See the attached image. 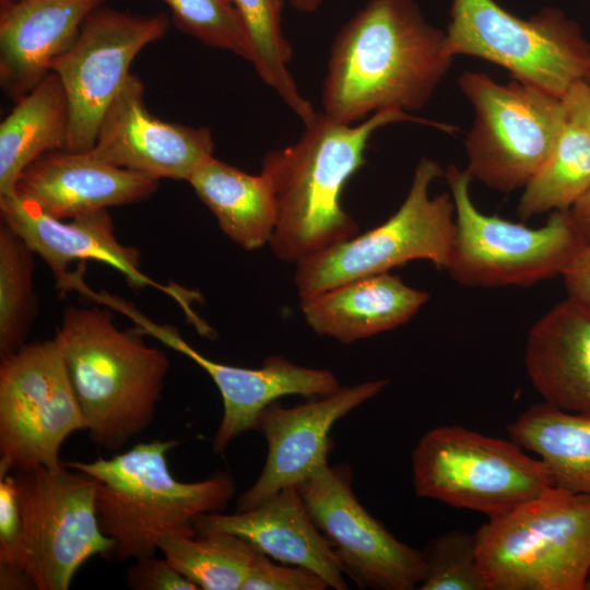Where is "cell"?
Masks as SVG:
<instances>
[{
	"label": "cell",
	"mask_w": 590,
	"mask_h": 590,
	"mask_svg": "<svg viewBox=\"0 0 590 590\" xmlns=\"http://www.w3.org/2000/svg\"><path fill=\"white\" fill-rule=\"evenodd\" d=\"M440 165L422 157L403 203L386 222L296 263L295 284L307 298L340 284L381 273L414 260L447 268L456 235L452 197H430Z\"/></svg>",
	"instance_id": "cell-8"
},
{
	"label": "cell",
	"mask_w": 590,
	"mask_h": 590,
	"mask_svg": "<svg viewBox=\"0 0 590 590\" xmlns=\"http://www.w3.org/2000/svg\"><path fill=\"white\" fill-rule=\"evenodd\" d=\"M166 15L151 16L97 7L84 20L74 43L52 63L67 94L68 150L87 152L103 117L128 80L137 55L167 32Z\"/></svg>",
	"instance_id": "cell-13"
},
{
	"label": "cell",
	"mask_w": 590,
	"mask_h": 590,
	"mask_svg": "<svg viewBox=\"0 0 590 590\" xmlns=\"http://www.w3.org/2000/svg\"><path fill=\"white\" fill-rule=\"evenodd\" d=\"M445 37L413 0H369L331 45L322 113L352 125L385 109L423 108L453 59Z\"/></svg>",
	"instance_id": "cell-1"
},
{
	"label": "cell",
	"mask_w": 590,
	"mask_h": 590,
	"mask_svg": "<svg viewBox=\"0 0 590 590\" xmlns=\"http://www.w3.org/2000/svg\"><path fill=\"white\" fill-rule=\"evenodd\" d=\"M1 590L36 589V586L26 570L7 563H0Z\"/></svg>",
	"instance_id": "cell-38"
},
{
	"label": "cell",
	"mask_w": 590,
	"mask_h": 590,
	"mask_svg": "<svg viewBox=\"0 0 590 590\" xmlns=\"http://www.w3.org/2000/svg\"><path fill=\"white\" fill-rule=\"evenodd\" d=\"M489 590H586L590 496L552 487L475 532Z\"/></svg>",
	"instance_id": "cell-5"
},
{
	"label": "cell",
	"mask_w": 590,
	"mask_h": 590,
	"mask_svg": "<svg viewBox=\"0 0 590 590\" xmlns=\"http://www.w3.org/2000/svg\"><path fill=\"white\" fill-rule=\"evenodd\" d=\"M570 213L585 240L590 243V189L570 209Z\"/></svg>",
	"instance_id": "cell-39"
},
{
	"label": "cell",
	"mask_w": 590,
	"mask_h": 590,
	"mask_svg": "<svg viewBox=\"0 0 590 590\" xmlns=\"http://www.w3.org/2000/svg\"><path fill=\"white\" fill-rule=\"evenodd\" d=\"M586 80H587L588 82H590V72H589V74H588V76H587Z\"/></svg>",
	"instance_id": "cell-43"
},
{
	"label": "cell",
	"mask_w": 590,
	"mask_h": 590,
	"mask_svg": "<svg viewBox=\"0 0 590 590\" xmlns=\"http://www.w3.org/2000/svg\"><path fill=\"white\" fill-rule=\"evenodd\" d=\"M177 440L139 442L109 459L64 462L98 481L96 516L115 545L107 560L154 556L167 536H196L192 520L222 511L235 493L231 474L217 472L198 482L170 473L166 455Z\"/></svg>",
	"instance_id": "cell-4"
},
{
	"label": "cell",
	"mask_w": 590,
	"mask_h": 590,
	"mask_svg": "<svg viewBox=\"0 0 590 590\" xmlns=\"http://www.w3.org/2000/svg\"><path fill=\"white\" fill-rule=\"evenodd\" d=\"M103 0H21L0 11V82L19 101L51 72Z\"/></svg>",
	"instance_id": "cell-21"
},
{
	"label": "cell",
	"mask_w": 590,
	"mask_h": 590,
	"mask_svg": "<svg viewBox=\"0 0 590 590\" xmlns=\"http://www.w3.org/2000/svg\"><path fill=\"white\" fill-rule=\"evenodd\" d=\"M323 0H288L291 5L302 13H314Z\"/></svg>",
	"instance_id": "cell-40"
},
{
	"label": "cell",
	"mask_w": 590,
	"mask_h": 590,
	"mask_svg": "<svg viewBox=\"0 0 590 590\" xmlns=\"http://www.w3.org/2000/svg\"><path fill=\"white\" fill-rule=\"evenodd\" d=\"M115 309L129 317L137 330L156 338L199 365L216 385L223 401V416L212 447L223 455L238 436L257 428L259 413L284 396L321 397L341 386L335 375L323 368L299 366L281 355H272L258 368L214 362L187 343L170 326H161L120 298Z\"/></svg>",
	"instance_id": "cell-15"
},
{
	"label": "cell",
	"mask_w": 590,
	"mask_h": 590,
	"mask_svg": "<svg viewBox=\"0 0 590 590\" xmlns=\"http://www.w3.org/2000/svg\"><path fill=\"white\" fill-rule=\"evenodd\" d=\"M197 534L240 536L274 560L319 574L330 588L349 589L342 567L311 520L297 486H288L256 508L233 515L201 514L192 520Z\"/></svg>",
	"instance_id": "cell-20"
},
{
	"label": "cell",
	"mask_w": 590,
	"mask_h": 590,
	"mask_svg": "<svg viewBox=\"0 0 590 590\" xmlns=\"http://www.w3.org/2000/svg\"><path fill=\"white\" fill-rule=\"evenodd\" d=\"M69 103L55 72L16 101L0 125V197L12 196L23 170L40 155L68 150Z\"/></svg>",
	"instance_id": "cell-25"
},
{
	"label": "cell",
	"mask_w": 590,
	"mask_h": 590,
	"mask_svg": "<svg viewBox=\"0 0 590 590\" xmlns=\"http://www.w3.org/2000/svg\"><path fill=\"white\" fill-rule=\"evenodd\" d=\"M590 189V135L566 120L551 153L524 186L518 214L527 220L570 210Z\"/></svg>",
	"instance_id": "cell-27"
},
{
	"label": "cell",
	"mask_w": 590,
	"mask_h": 590,
	"mask_svg": "<svg viewBox=\"0 0 590 590\" xmlns=\"http://www.w3.org/2000/svg\"><path fill=\"white\" fill-rule=\"evenodd\" d=\"M524 365L543 402L590 413V310L567 299L530 329Z\"/></svg>",
	"instance_id": "cell-22"
},
{
	"label": "cell",
	"mask_w": 590,
	"mask_h": 590,
	"mask_svg": "<svg viewBox=\"0 0 590 590\" xmlns=\"http://www.w3.org/2000/svg\"><path fill=\"white\" fill-rule=\"evenodd\" d=\"M399 121L448 129L446 123L418 119L399 109L377 111L356 126L317 113L297 142L264 155L261 173L271 182L276 204L270 245L280 260L297 263L358 234L356 222L341 204L342 190L365 165V151L374 132Z\"/></svg>",
	"instance_id": "cell-2"
},
{
	"label": "cell",
	"mask_w": 590,
	"mask_h": 590,
	"mask_svg": "<svg viewBox=\"0 0 590 590\" xmlns=\"http://www.w3.org/2000/svg\"><path fill=\"white\" fill-rule=\"evenodd\" d=\"M2 223L16 233L50 268L56 284L78 260L109 264L125 275L132 287L152 286L173 297L199 333L209 330L191 307L201 295L178 285H161L140 270L139 251L116 237L107 209L69 221L55 219L16 194L0 197Z\"/></svg>",
	"instance_id": "cell-17"
},
{
	"label": "cell",
	"mask_w": 590,
	"mask_h": 590,
	"mask_svg": "<svg viewBox=\"0 0 590 590\" xmlns=\"http://www.w3.org/2000/svg\"><path fill=\"white\" fill-rule=\"evenodd\" d=\"M458 83L475 113L465 170L495 190L524 187L567 120L562 98L517 80L500 84L480 72H464Z\"/></svg>",
	"instance_id": "cell-10"
},
{
	"label": "cell",
	"mask_w": 590,
	"mask_h": 590,
	"mask_svg": "<svg viewBox=\"0 0 590 590\" xmlns=\"http://www.w3.org/2000/svg\"><path fill=\"white\" fill-rule=\"evenodd\" d=\"M32 248L5 224L0 227V355L23 344L36 315Z\"/></svg>",
	"instance_id": "cell-30"
},
{
	"label": "cell",
	"mask_w": 590,
	"mask_h": 590,
	"mask_svg": "<svg viewBox=\"0 0 590 590\" xmlns=\"http://www.w3.org/2000/svg\"><path fill=\"white\" fill-rule=\"evenodd\" d=\"M387 385L385 379L369 380L340 387L292 408L276 402L266 406L258 415L256 429L266 438L267 459L259 477L238 497L236 511L256 508L328 465L334 423L379 394Z\"/></svg>",
	"instance_id": "cell-16"
},
{
	"label": "cell",
	"mask_w": 590,
	"mask_h": 590,
	"mask_svg": "<svg viewBox=\"0 0 590 590\" xmlns=\"http://www.w3.org/2000/svg\"><path fill=\"white\" fill-rule=\"evenodd\" d=\"M428 298L387 272L300 298V309L316 333L349 344L408 322Z\"/></svg>",
	"instance_id": "cell-23"
},
{
	"label": "cell",
	"mask_w": 590,
	"mask_h": 590,
	"mask_svg": "<svg viewBox=\"0 0 590 590\" xmlns=\"http://www.w3.org/2000/svg\"><path fill=\"white\" fill-rule=\"evenodd\" d=\"M188 182L234 243L246 250L271 243L276 204L263 173L248 174L213 155L196 168Z\"/></svg>",
	"instance_id": "cell-24"
},
{
	"label": "cell",
	"mask_w": 590,
	"mask_h": 590,
	"mask_svg": "<svg viewBox=\"0 0 590 590\" xmlns=\"http://www.w3.org/2000/svg\"><path fill=\"white\" fill-rule=\"evenodd\" d=\"M21 0H0V11L1 10H4L17 2H20Z\"/></svg>",
	"instance_id": "cell-41"
},
{
	"label": "cell",
	"mask_w": 590,
	"mask_h": 590,
	"mask_svg": "<svg viewBox=\"0 0 590 590\" xmlns=\"http://www.w3.org/2000/svg\"><path fill=\"white\" fill-rule=\"evenodd\" d=\"M213 151L209 128L166 122L151 115L144 85L132 74L106 110L90 150L103 162L156 180L187 181Z\"/></svg>",
	"instance_id": "cell-18"
},
{
	"label": "cell",
	"mask_w": 590,
	"mask_h": 590,
	"mask_svg": "<svg viewBox=\"0 0 590 590\" xmlns=\"http://www.w3.org/2000/svg\"><path fill=\"white\" fill-rule=\"evenodd\" d=\"M158 180L103 162L87 152L58 150L40 155L21 174L15 192L59 220L143 200Z\"/></svg>",
	"instance_id": "cell-19"
},
{
	"label": "cell",
	"mask_w": 590,
	"mask_h": 590,
	"mask_svg": "<svg viewBox=\"0 0 590 590\" xmlns=\"http://www.w3.org/2000/svg\"><path fill=\"white\" fill-rule=\"evenodd\" d=\"M23 521L25 569L38 590H67L92 556L106 558L114 541L96 516L98 481L68 467L19 469L13 474Z\"/></svg>",
	"instance_id": "cell-11"
},
{
	"label": "cell",
	"mask_w": 590,
	"mask_h": 590,
	"mask_svg": "<svg viewBox=\"0 0 590 590\" xmlns=\"http://www.w3.org/2000/svg\"><path fill=\"white\" fill-rule=\"evenodd\" d=\"M175 23L203 44L228 50L252 63V50L231 0H164Z\"/></svg>",
	"instance_id": "cell-32"
},
{
	"label": "cell",
	"mask_w": 590,
	"mask_h": 590,
	"mask_svg": "<svg viewBox=\"0 0 590 590\" xmlns=\"http://www.w3.org/2000/svg\"><path fill=\"white\" fill-rule=\"evenodd\" d=\"M586 590H590V573L586 585Z\"/></svg>",
	"instance_id": "cell-42"
},
{
	"label": "cell",
	"mask_w": 590,
	"mask_h": 590,
	"mask_svg": "<svg viewBox=\"0 0 590 590\" xmlns=\"http://www.w3.org/2000/svg\"><path fill=\"white\" fill-rule=\"evenodd\" d=\"M231 2L243 22L252 50V64L259 76L280 95L305 125H308L317 111L300 95L287 69L293 55L281 26L283 0H231Z\"/></svg>",
	"instance_id": "cell-29"
},
{
	"label": "cell",
	"mask_w": 590,
	"mask_h": 590,
	"mask_svg": "<svg viewBox=\"0 0 590 590\" xmlns=\"http://www.w3.org/2000/svg\"><path fill=\"white\" fill-rule=\"evenodd\" d=\"M450 16L445 45L451 57L487 60L558 98L590 72V46L557 10L524 20L495 0H452Z\"/></svg>",
	"instance_id": "cell-9"
},
{
	"label": "cell",
	"mask_w": 590,
	"mask_h": 590,
	"mask_svg": "<svg viewBox=\"0 0 590 590\" xmlns=\"http://www.w3.org/2000/svg\"><path fill=\"white\" fill-rule=\"evenodd\" d=\"M508 434L539 457L556 487L590 496V413L541 402L523 411L508 426Z\"/></svg>",
	"instance_id": "cell-26"
},
{
	"label": "cell",
	"mask_w": 590,
	"mask_h": 590,
	"mask_svg": "<svg viewBox=\"0 0 590 590\" xmlns=\"http://www.w3.org/2000/svg\"><path fill=\"white\" fill-rule=\"evenodd\" d=\"M417 496L455 508L503 515L554 487L543 462L510 440L462 426L426 432L412 452Z\"/></svg>",
	"instance_id": "cell-6"
},
{
	"label": "cell",
	"mask_w": 590,
	"mask_h": 590,
	"mask_svg": "<svg viewBox=\"0 0 590 590\" xmlns=\"http://www.w3.org/2000/svg\"><path fill=\"white\" fill-rule=\"evenodd\" d=\"M420 590H489L476 556L475 533L453 530L427 543Z\"/></svg>",
	"instance_id": "cell-31"
},
{
	"label": "cell",
	"mask_w": 590,
	"mask_h": 590,
	"mask_svg": "<svg viewBox=\"0 0 590 590\" xmlns=\"http://www.w3.org/2000/svg\"><path fill=\"white\" fill-rule=\"evenodd\" d=\"M0 563L25 569L23 521L13 474L0 471Z\"/></svg>",
	"instance_id": "cell-34"
},
{
	"label": "cell",
	"mask_w": 590,
	"mask_h": 590,
	"mask_svg": "<svg viewBox=\"0 0 590 590\" xmlns=\"http://www.w3.org/2000/svg\"><path fill=\"white\" fill-rule=\"evenodd\" d=\"M137 329L119 330L98 307L64 309L55 340L86 423L90 439L120 450L152 423L170 362Z\"/></svg>",
	"instance_id": "cell-3"
},
{
	"label": "cell",
	"mask_w": 590,
	"mask_h": 590,
	"mask_svg": "<svg viewBox=\"0 0 590 590\" xmlns=\"http://www.w3.org/2000/svg\"><path fill=\"white\" fill-rule=\"evenodd\" d=\"M562 102L567 120L590 135V82L580 80L573 84Z\"/></svg>",
	"instance_id": "cell-37"
},
{
	"label": "cell",
	"mask_w": 590,
	"mask_h": 590,
	"mask_svg": "<svg viewBox=\"0 0 590 590\" xmlns=\"http://www.w3.org/2000/svg\"><path fill=\"white\" fill-rule=\"evenodd\" d=\"M456 213V235L446 268L470 287L529 286L563 274L587 244L570 210L553 211L539 228L486 215L470 196L472 177L449 165L445 173Z\"/></svg>",
	"instance_id": "cell-7"
},
{
	"label": "cell",
	"mask_w": 590,
	"mask_h": 590,
	"mask_svg": "<svg viewBox=\"0 0 590 590\" xmlns=\"http://www.w3.org/2000/svg\"><path fill=\"white\" fill-rule=\"evenodd\" d=\"M126 583L133 590H197L194 583L178 573L164 558L154 556L135 559L128 569Z\"/></svg>",
	"instance_id": "cell-35"
},
{
	"label": "cell",
	"mask_w": 590,
	"mask_h": 590,
	"mask_svg": "<svg viewBox=\"0 0 590 590\" xmlns=\"http://www.w3.org/2000/svg\"><path fill=\"white\" fill-rule=\"evenodd\" d=\"M86 423L55 339L1 356L0 469L56 468L63 441Z\"/></svg>",
	"instance_id": "cell-12"
},
{
	"label": "cell",
	"mask_w": 590,
	"mask_h": 590,
	"mask_svg": "<svg viewBox=\"0 0 590 590\" xmlns=\"http://www.w3.org/2000/svg\"><path fill=\"white\" fill-rule=\"evenodd\" d=\"M329 583L316 571L297 565L275 564L259 553L240 590H326Z\"/></svg>",
	"instance_id": "cell-33"
},
{
	"label": "cell",
	"mask_w": 590,
	"mask_h": 590,
	"mask_svg": "<svg viewBox=\"0 0 590 590\" xmlns=\"http://www.w3.org/2000/svg\"><path fill=\"white\" fill-rule=\"evenodd\" d=\"M158 550L178 573L202 590H240L261 553L240 536L219 532L167 536Z\"/></svg>",
	"instance_id": "cell-28"
},
{
	"label": "cell",
	"mask_w": 590,
	"mask_h": 590,
	"mask_svg": "<svg viewBox=\"0 0 590 590\" xmlns=\"http://www.w3.org/2000/svg\"><path fill=\"white\" fill-rule=\"evenodd\" d=\"M352 480L349 464H328L297 485L343 574L362 589H418L426 573L423 552L399 541L366 510Z\"/></svg>",
	"instance_id": "cell-14"
},
{
	"label": "cell",
	"mask_w": 590,
	"mask_h": 590,
	"mask_svg": "<svg viewBox=\"0 0 590 590\" xmlns=\"http://www.w3.org/2000/svg\"><path fill=\"white\" fill-rule=\"evenodd\" d=\"M568 298L590 310V243H587L563 272Z\"/></svg>",
	"instance_id": "cell-36"
}]
</instances>
